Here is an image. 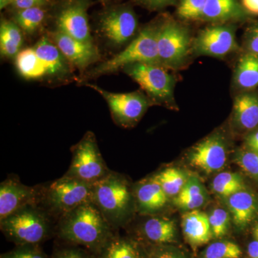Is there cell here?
Listing matches in <instances>:
<instances>
[{
  "mask_svg": "<svg viewBox=\"0 0 258 258\" xmlns=\"http://www.w3.org/2000/svg\"><path fill=\"white\" fill-rule=\"evenodd\" d=\"M33 48L45 66L48 77L60 81L69 79L72 66L48 37H42Z\"/></svg>",
  "mask_w": 258,
  "mask_h": 258,
  "instance_id": "16",
  "label": "cell"
},
{
  "mask_svg": "<svg viewBox=\"0 0 258 258\" xmlns=\"http://www.w3.org/2000/svg\"><path fill=\"white\" fill-rule=\"evenodd\" d=\"M241 5L246 13L258 16V0H241Z\"/></svg>",
  "mask_w": 258,
  "mask_h": 258,
  "instance_id": "40",
  "label": "cell"
},
{
  "mask_svg": "<svg viewBox=\"0 0 258 258\" xmlns=\"http://www.w3.org/2000/svg\"><path fill=\"white\" fill-rule=\"evenodd\" d=\"M15 66L20 76L26 80L37 81L47 76L46 69L33 47L19 52L15 57Z\"/></svg>",
  "mask_w": 258,
  "mask_h": 258,
  "instance_id": "26",
  "label": "cell"
},
{
  "mask_svg": "<svg viewBox=\"0 0 258 258\" xmlns=\"http://www.w3.org/2000/svg\"><path fill=\"white\" fill-rule=\"evenodd\" d=\"M207 0H179L178 3V17L188 21L201 20L202 14Z\"/></svg>",
  "mask_w": 258,
  "mask_h": 258,
  "instance_id": "32",
  "label": "cell"
},
{
  "mask_svg": "<svg viewBox=\"0 0 258 258\" xmlns=\"http://www.w3.org/2000/svg\"><path fill=\"white\" fill-rule=\"evenodd\" d=\"M167 195L168 198H175L184 187L188 178L184 173L176 168H166L153 176Z\"/></svg>",
  "mask_w": 258,
  "mask_h": 258,
  "instance_id": "28",
  "label": "cell"
},
{
  "mask_svg": "<svg viewBox=\"0 0 258 258\" xmlns=\"http://www.w3.org/2000/svg\"><path fill=\"white\" fill-rule=\"evenodd\" d=\"M136 206L143 215L161 210L168 202L167 195L153 176L139 181L134 187Z\"/></svg>",
  "mask_w": 258,
  "mask_h": 258,
  "instance_id": "17",
  "label": "cell"
},
{
  "mask_svg": "<svg viewBox=\"0 0 258 258\" xmlns=\"http://www.w3.org/2000/svg\"><path fill=\"white\" fill-rule=\"evenodd\" d=\"M49 38L57 45L72 67L83 71L101 60V55L94 43L76 40L58 30L52 32Z\"/></svg>",
  "mask_w": 258,
  "mask_h": 258,
  "instance_id": "15",
  "label": "cell"
},
{
  "mask_svg": "<svg viewBox=\"0 0 258 258\" xmlns=\"http://www.w3.org/2000/svg\"><path fill=\"white\" fill-rule=\"evenodd\" d=\"M247 252L249 257L258 258V241L254 240L249 244L247 247Z\"/></svg>",
  "mask_w": 258,
  "mask_h": 258,
  "instance_id": "43",
  "label": "cell"
},
{
  "mask_svg": "<svg viewBox=\"0 0 258 258\" xmlns=\"http://www.w3.org/2000/svg\"><path fill=\"white\" fill-rule=\"evenodd\" d=\"M0 258H48L40 244L15 246L14 249L1 254Z\"/></svg>",
  "mask_w": 258,
  "mask_h": 258,
  "instance_id": "36",
  "label": "cell"
},
{
  "mask_svg": "<svg viewBox=\"0 0 258 258\" xmlns=\"http://www.w3.org/2000/svg\"><path fill=\"white\" fill-rule=\"evenodd\" d=\"M45 3L46 0H14L13 5L16 9L20 10L37 7L42 8Z\"/></svg>",
  "mask_w": 258,
  "mask_h": 258,
  "instance_id": "39",
  "label": "cell"
},
{
  "mask_svg": "<svg viewBox=\"0 0 258 258\" xmlns=\"http://www.w3.org/2000/svg\"><path fill=\"white\" fill-rule=\"evenodd\" d=\"M212 186L215 193L225 198L245 189L242 176L232 172H222L217 174L212 181Z\"/></svg>",
  "mask_w": 258,
  "mask_h": 258,
  "instance_id": "29",
  "label": "cell"
},
{
  "mask_svg": "<svg viewBox=\"0 0 258 258\" xmlns=\"http://www.w3.org/2000/svg\"><path fill=\"white\" fill-rule=\"evenodd\" d=\"M227 145L222 136L212 134L194 146L188 156L190 164L212 174L221 170L227 161Z\"/></svg>",
  "mask_w": 258,
  "mask_h": 258,
  "instance_id": "13",
  "label": "cell"
},
{
  "mask_svg": "<svg viewBox=\"0 0 258 258\" xmlns=\"http://www.w3.org/2000/svg\"><path fill=\"white\" fill-rule=\"evenodd\" d=\"M152 258H181L175 255V254L170 252V251L165 250V249H157L152 252Z\"/></svg>",
  "mask_w": 258,
  "mask_h": 258,
  "instance_id": "42",
  "label": "cell"
},
{
  "mask_svg": "<svg viewBox=\"0 0 258 258\" xmlns=\"http://www.w3.org/2000/svg\"><path fill=\"white\" fill-rule=\"evenodd\" d=\"M14 0H0V9L6 8L9 5H13Z\"/></svg>",
  "mask_w": 258,
  "mask_h": 258,
  "instance_id": "44",
  "label": "cell"
},
{
  "mask_svg": "<svg viewBox=\"0 0 258 258\" xmlns=\"http://www.w3.org/2000/svg\"><path fill=\"white\" fill-rule=\"evenodd\" d=\"M176 0H140L141 5L150 10L164 9L169 5L175 4Z\"/></svg>",
  "mask_w": 258,
  "mask_h": 258,
  "instance_id": "38",
  "label": "cell"
},
{
  "mask_svg": "<svg viewBox=\"0 0 258 258\" xmlns=\"http://www.w3.org/2000/svg\"><path fill=\"white\" fill-rule=\"evenodd\" d=\"M246 47L248 52L258 55V25L249 31L246 40Z\"/></svg>",
  "mask_w": 258,
  "mask_h": 258,
  "instance_id": "37",
  "label": "cell"
},
{
  "mask_svg": "<svg viewBox=\"0 0 258 258\" xmlns=\"http://www.w3.org/2000/svg\"><path fill=\"white\" fill-rule=\"evenodd\" d=\"M150 258H152V257H150Z\"/></svg>",
  "mask_w": 258,
  "mask_h": 258,
  "instance_id": "46",
  "label": "cell"
},
{
  "mask_svg": "<svg viewBox=\"0 0 258 258\" xmlns=\"http://www.w3.org/2000/svg\"><path fill=\"white\" fill-rule=\"evenodd\" d=\"M137 15L129 6H119L107 10L99 20L102 36L115 47L128 45L137 35Z\"/></svg>",
  "mask_w": 258,
  "mask_h": 258,
  "instance_id": "10",
  "label": "cell"
},
{
  "mask_svg": "<svg viewBox=\"0 0 258 258\" xmlns=\"http://www.w3.org/2000/svg\"><path fill=\"white\" fill-rule=\"evenodd\" d=\"M142 232L144 237L152 243H170L175 239V224L164 217H152L144 221Z\"/></svg>",
  "mask_w": 258,
  "mask_h": 258,
  "instance_id": "22",
  "label": "cell"
},
{
  "mask_svg": "<svg viewBox=\"0 0 258 258\" xmlns=\"http://www.w3.org/2000/svg\"><path fill=\"white\" fill-rule=\"evenodd\" d=\"M45 16V11L42 8H28L18 10L14 16V22L22 31L32 35L42 26Z\"/></svg>",
  "mask_w": 258,
  "mask_h": 258,
  "instance_id": "30",
  "label": "cell"
},
{
  "mask_svg": "<svg viewBox=\"0 0 258 258\" xmlns=\"http://www.w3.org/2000/svg\"><path fill=\"white\" fill-rule=\"evenodd\" d=\"M157 41L161 66L167 69H180L191 52V36L186 27L171 18L157 23Z\"/></svg>",
  "mask_w": 258,
  "mask_h": 258,
  "instance_id": "7",
  "label": "cell"
},
{
  "mask_svg": "<svg viewBox=\"0 0 258 258\" xmlns=\"http://www.w3.org/2000/svg\"><path fill=\"white\" fill-rule=\"evenodd\" d=\"M157 23L147 25L139 32L121 52L104 61L88 73V77L97 78L114 74L125 66L135 63L160 64L158 52Z\"/></svg>",
  "mask_w": 258,
  "mask_h": 258,
  "instance_id": "5",
  "label": "cell"
},
{
  "mask_svg": "<svg viewBox=\"0 0 258 258\" xmlns=\"http://www.w3.org/2000/svg\"><path fill=\"white\" fill-rule=\"evenodd\" d=\"M247 13L238 0H207L201 20L215 24L241 21Z\"/></svg>",
  "mask_w": 258,
  "mask_h": 258,
  "instance_id": "18",
  "label": "cell"
},
{
  "mask_svg": "<svg viewBox=\"0 0 258 258\" xmlns=\"http://www.w3.org/2000/svg\"><path fill=\"white\" fill-rule=\"evenodd\" d=\"M41 184L26 186L18 176H10L0 184V220L30 205H38Z\"/></svg>",
  "mask_w": 258,
  "mask_h": 258,
  "instance_id": "12",
  "label": "cell"
},
{
  "mask_svg": "<svg viewBox=\"0 0 258 258\" xmlns=\"http://www.w3.org/2000/svg\"><path fill=\"white\" fill-rule=\"evenodd\" d=\"M254 236H255L256 239L258 241V224L257 226H256L255 228H254Z\"/></svg>",
  "mask_w": 258,
  "mask_h": 258,
  "instance_id": "45",
  "label": "cell"
},
{
  "mask_svg": "<svg viewBox=\"0 0 258 258\" xmlns=\"http://www.w3.org/2000/svg\"><path fill=\"white\" fill-rule=\"evenodd\" d=\"M88 7L86 0H78L64 8L56 19L57 30L79 41L93 44L88 23Z\"/></svg>",
  "mask_w": 258,
  "mask_h": 258,
  "instance_id": "14",
  "label": "cell"
},
{
  "mask_svg": "<svg viewBox=\"0 0 258 258\" xmlns=\"http://www.w3.org/2000/svg\"><path fill=\"white\" fill-rule=\"evenodd\" d=\"M86 86L101 95L108 104L113 122L123 128L134 126L153 105L146 93L141 91L116 93L91 83H87Z\"/></svg>",
  "mask_w": 258,
  "mask_h": 258,
  "instance_id": "9",
  "label": "cell"
},
{
  "mask_svg": "<svg viewBox=\"0 0 258 258\" xmlns=\"http://www.w3.org/2000/svg\"><path fill=\"white\" fill-rule=\"evenodd\" d=\"M208 195L205 187L196 176L188 178L184 187L173 202L178 208L184 210H194L206 203Z\"/></svg>",
  "mask_w": 258,
  "mask_h": 258,
  "instance_id": "24",
  "label": "cell"
},
{
  "mask_svg": "<svg viewBox=\"0 0 258 258\" xmlns=\"http://www.w3.org/2000/svg\"><path fill=\"white\" fill-rule=\"evenodd\" d=\"M235 161L246 174L258 181V153L242 151L236 156Z\"/></svg>",
  "mask_w": 258,
  "mask_h": 258,
  "instance_id": "34",
  "label": "cell"
},
{
  "mask_svg": "<svg viewBox=\"0 0 258 258\" xmlns=\"http://www.w3.org/2000/svg\"><path fill=\"white\" fill-rule=\"evenodd\" d=\"M242 250L237 244L229 241L214 242L205 252L204 258H239Z\"/></svg>",
  "mask_w": 258,
  "mask_h": 258,
  "instance_id": "31",
  "label": "cell"
},
{
  "mask_svg": "<svg viewBox=\"0 0 258 258\" xmlns=\"http://www.w3.org/2000/svg\"><path fill=\"white\" fill-rule=\"evenodd\" d=\"M235 28L230 24H215L200 32L191 45L196 55L224 57L238 50Z\"/></svg>",
  "mask_w": 258,
  "mask_h": 258,
  "instance_id": "11",
  "label": "cell"
},
{
  "mask_svg": "<svg viewBox=\"0 0 258 258\" xmlns=\"http://www.w3.org/2000/svg\"><path fill=\"white\" fill-rule=\"evenodd\" d=\"M98 258H142L138 244L131 239L120 237L115 234Z\"/></svg>",
  "mask_w": 258,
  "mask_h": 258,
  "instance_id": "27",
  "label": "cell"
},
{
  "mask_svg": "<svg viewBox=\"0 0 258 258\" xmlns=\"http://www.w3.org/2000/svg\"><path fill=\"white\" fill-rule=\"evenodd\" d=\"M227 199V205L235 225L239 227H246L257 213V203L254 195L244 189Z\"/></svg>",
  "mask_w": 258,
  "mask_h": 258,
  "instance_id": "21",
  "label": "cell"
},
{
  "mask_svg": "<svg viewBox=\"0 0 258 258\" xmlns=\"http://www.w3.org/2000/svg\"><path fill=\"white\" fill-rule=\"evenodd\" d=\"M212 236L220 238L227 233L230 222V215L224 209L216 208L212 210L209 216Z\"/></svg>",
  "mask_w": 258,
  "mask_h": 258,
  "instance_id": "33",
  "label": "cell"
},
{
  "mask_svg": "<svg viewBox=\"0 0 258 258\" xmlns=\"http://www.w3.org/2000/svg\"><path fill=\"white\" fill-rule=\"evenodd\" d=\"M234 85L243 91L257 87L258 55L247 52L241 56L234 74Z\"/></svg>",
  "mask_w": 258,
  "mask_h": 258,
  "instance_id": "23",
  "label": "cell"
},
{
  "mask_svg": "<svg viewBox=\"0 0 258 258\" xmlns=\"http://www.w3.org/2000/svg\"><path fill=\"white\" fill-rule=\"evenodd\" d=\"M71 164L64 176L95 184L111 172L92 132H86L79 143L71 148Z\"/></svg>",
  "mask_w": 258,
  "mask_h": 258,
  "instance_id": "8",
  "label": "cell"
},
{
  "mask_svg": "<svg viewBox=\"0 0 258 258\" xmlns=\"http://www.w3.org/2000/svg\"><path fill=\"white\" fill-rule=\"evenodd\" d=\"M23 45V31L15 22L2 20L0 25V53L5 58H15Z\"/></svg>",
  "mask_w": 258,
  "mask_h": 258,
  "instance_id": "25",
  "label": "cell"
},
{
  "mask_svg": "<svg viewBox=\"0 0 258 258\" xmlns=\"http://www.w3.org/2000/svg\"><path fill=\"white\" fill-rule=\"evenodd\" d=\"M93 202L115 230L125 225L136 205L134 189L113 171L94 184Z\"/></svg>",
  "mask_w": 258,
  "mask_h": 258,
  "instance_id": "3",
  "label": "cell"
},
{
  "mask_svg": "<svg viewBox=\"0 0 258 258\" xmlns=\"http://www.w3.org/2000/svg\"><path fill=\"white\" fill-rule=\"evenodd\" d=\"M50 258H98L96 254L80 246L62 242L56 247Z\"/></svg>",
  "mask_w": 258,
  "mask_h": 258,
  "instance_id": "35",
  "label": "cell"
},
{
  "mask_svg": "<svg viewBox=\"0 0 258 258\" xmlns=\"http://www.w3.org/2000/svg\"><path fill=\"white\" fill-rule=\"evenodd\" d=\"M138 83L152 104L176 108L174 88L176 79L161 64L135 63L122 70Z\"/></svg>",
  "mask_w": 258,
  "mask_h": 258,
  "instance_id": "6",
  "label": "cell"
},
{
  "mask_svg": "<svg viewBox=\"0 0 258 258\" xmlns=\"http://www.w3.org/2000/svg\"><path fill=\"white\" fill-rule=\"evenodd\" d=\"M245 145L249 150L258 153V131L249 134L246 139Z\"/></svg>",
  "mask_w": 258,
  "mask_h": 258,
  "instance_id": "41",
  "label": "cell"
},
{
  "mask_svg": "<svg viewBox=\"0 0 258 258\" xmlns=\"http://www.w3.org/2000/svg\"><path fill=\"white\" fill-rule=\"evenodd\" d=\"M94 184L62 176L41 184L38 205L56 222L81 205L93 202Z\"/></svg>",
  "mask_w": 258,
  "mask_h": 258,
  "instance_id": "4",
  "label": "cell"
},
{
  "mask_svg": "<svg viewBox=\"0 0 258 258\" xmlns=\"http://www.w3.org/2000/svg\"><path fill=\"white\" fill-rule=\"evenodd\" d=\"M182 227L186 240L192 247L208 243L213 237L208 215L198 210L183 215Z\"/></svg>",
  "mask_w": 258,
  "mask_h": 258,
  "instance_id": "19",
  "label": "cell"
},
{
  "mask_svg": "<svg viewBox=\"0 0 258 258\" xmlns=\"http://www.w3.org/2000/svg\"><path fill=\"white\" fill-rule=\"evenodd\" d=\"M114 231L98 207L90 202L61 217L55 235L64 243L80 246L98 256L115 235Z\"/></svg>",
  "mask_w": 258,
  "mask_h": 258,
  "instance_id": "1",
  "label": "cell"
},
{
  "mask_svg": "<svg viewBox=\"0 0 258 258\" xmlns=\"http://www.w3.org/2000/svg\"><path fill=\"white\" fill-rule=\"evenodd\" d=\"M233 122L237 128L250 131L258 125V96L244 92L236 96L232 113Z\"/></svg>",
  "mask_w": 258,
  "mask_h": 258,
  "instance_id": "20",
  "label": "cell"
},
{
  "mask_svg": "<svg viewBox=\"0 0 258 258\" xmlns=\"http://www.w3.org/2000/svg\"><path fill=\"white\" fill-rule=\"evenodd\" d=\"M56 224L39 205H30L0 220V230L15 246L40 244L55 234Z\"/></svg>",
  "mask_w": 258,
  "mask_h": 258,
  "instance_id": "2",
  "label": "cell"
}]
</instances>
